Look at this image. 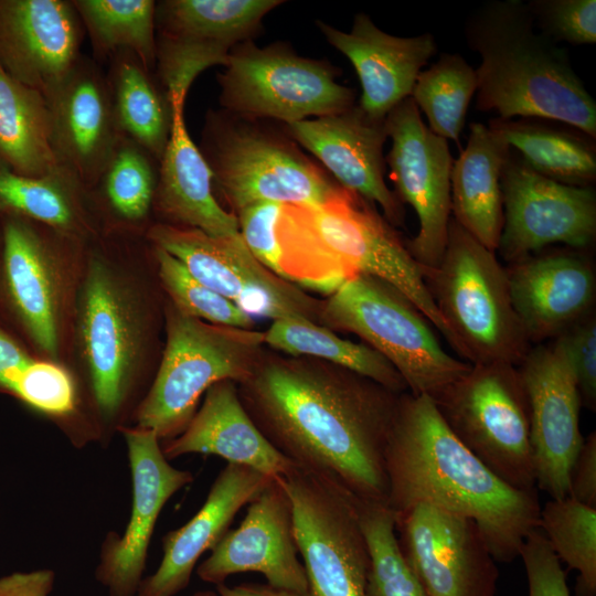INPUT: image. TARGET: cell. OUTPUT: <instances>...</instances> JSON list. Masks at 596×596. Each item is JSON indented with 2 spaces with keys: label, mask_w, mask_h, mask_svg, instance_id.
<instances>
[{
  "label": "cell",
  "mask_w": 596,
  "mask_h": 596,
  "mask_svg": "<svg viewBox=\"0 0 596 596\" xmlns=\"http://www.w3.org/2000/svg\"><path fill=\"white\" fill-rule=\"evenodd\" d=\"M265 438L294 466L387 504L385 449L400 395L311 356L267 354L237 383Z\"/></svg>",
  "instance_id": "obj_1"
},
{
  "label": "cell",
  "mask_w": 596,
  "mask_h": 596,
  "mask_svg": "<svg viewBox=\"0 0 596 596\" xmlns=\"http://www.w3.org/2000/svg\"><path fill=\"white\" fill-rule=\"evenodd\" d=\"M384 459L394 518L429 504L470 519L504 563L519 557L539 528L538 489H515L493 473L451 433L428 395H400Z\"/></svg>",
  "instance_id": "obj_2"
},
{
  "label": "cell",
  "mask_w": 596,
  "mask_h": 596,
  "mask_svg": "<svg viewBox=\"0 0 596 596\" xmlns=\"http://www.w3.org/2000/svg\"><path fill=\"white\" fill-rule=\"evenodd\" d=\"M276 235L284 279L328 296L356 274L382 279L408 298L454 349L423 268L373 203L344 190L319 206L285 204Z\"/></svg>",
  "instance_id": "obj_3"
},
{
  "label": "cell",
  "mask_w": 596,
  "mask_h": 596,
  "mask_svg": "<svg viewBox=\"0 0 596 596\" xmlns=\"http://www.w3.org/2000/svg\"><path fill=\"white\" fill-rule=\"evenodd\" d=\"M476 70V108L500 119L557 120L596 138V103L575 72L567 50L539 32L526 3L490 0L465 23Z\"/></svg>",
  "instance_id": "obj_4"
},
{
  "label": "cell",
  "mask_w": 596,
  "mask_h": 596,
  "mask_svg": "<svg viewBox=\"0 0 596 596\" xmlns=\"http://www.w3.org/2000/svg\"><path fill=\"white\" fill-rule=\"evenodd\" d=\"M454 340L471 365L519 366L533 347L513 308L505 266L453 217L443 257L423 272Z\"/></svg>",
  "instance_id": "obj_5"
},
{
  "label": "cell",
  "mask_w": 596,
  "mask_h": 596,
  "mask_svg": "<svg viewBox=\"0 0 596 596\" xmlns=\"http://www.w3.org/2000/svg\"><path fill=\"white\" fill-rule=\"evenodd\" d=\"M262 331L209 323L167 311V343L150 391L137 411L138 426L159 439L180 435L200 397L215 383L245 380L263 358Z\"/></svg>",
  "instance_id": "obj_6"
},
{
  "label": "cell",
  "mask_w": 596,
  "mask_h": 596,
  "mask_svg": "<svg viewBox=\"0 0 596 596\" xmlns=\"http://www.w3.org/2000/svg\"><path fill=\"white\" fill-rule=\"evenodd\" d=\"M319 323L361 338L396 369L413 395L432 398L471 368L444 349L408 298L370 275L352 276L322 300Z\"/></svg>",
  "instance_id": "obj_7"
},
{
  "label": "cell",
  "mask_w": 596,
  "mask_h": 596,
  "mask_svg": "<svg viewBox=\"0 0 596 596\" xmlns=\"http://www.w3.org/2000/svg\"><path fill=\"white\" fill-rule=\"evenodd\" d=\"M200 150L234 214L267 201L319 206L345 190L288 138L226 111L209 113Z\"/></svg>",
  "instance_id": "obj_8"
},
{
  "label": "cell",
  "mask_w": 596,
  "mask_h": 596,
  "mask_svg": "<svg viewBox=\"0 0 596 596\" xmlns=\"http://www.w3.org/2000/svg\"><path fill=\"white\" fill-rule=\"evenodd\" d=\"M432 400L451 433L493 473L515 489H536L530 403L518 366L471 365Z\"/></svg>",
  "instance_id": "obj_9"
},
{
  "label": "cell",
  "mask_w": 596,
  "mask_h": 596,
  "mask_svg": "<svg viewBox=\"0 0 596 596\" xmlns=\"http://www.w3.org/2000/svg\"><path fill=\"white\" fill-rule=\"evenodd\" d=\"M336 77L323 61L299 56L281 43L258 47L248 40L232 49L217 76L220 103L235 117L285 125L338 114L354 106L355 93Z\"/></svg>",
  "instance_id": "obj_10"
},
{
  "label": "cell",
  "mask_w": 596,
  "mask_h": 596,
  "mask_svg": "<svg viewBox=\"0 0 596 596\" xmlns=\"http://www.w3.org/2000/svg\"><path fill=\"white\" fill-rule=\"evenodd\" d=\"M281 481L291 502L307 596H368L371 555L359 500L340 486L296 466Z\"/></svg>",
  "instance_id": "obj_11"
},
{
  "label": "cell",
  "mask_w": 596,
  "mask_h": 596,
  "mask_svg": "<svg viewBox=\"0 0 596 596\" xmlns=\"http://www.w3.org/2000/svg\"><path fill=\"white\" fill-rule=\"evenodd\" d=\"M146 236L155 247L177 258L195 279L249 316L272 320L305 318L319 324L322 300L260 264L240 233L213 236L159 222L149 226Z\"/></svg>",
  "instance_id": "obj_12"
},
{
  "label": "cell",
  "mask_w": 596,
  "mask_h": 596,
  "mask_svg": "<svg viewBox=\"0 0 596 596\" xmlns=\"http://www.w3.org/2000/svg\"><path fill=\"white\" fill-rule=\"evenodd\" d=\"M279 0H163L156 3V73L171 105H184L204 70L227 64Z\"/></svg>",
  "instance_id": "obj_13"
},
{
  "label": "cell",
  "mask_w": 596,
  "mask_h": 596,
  "mask_svg": "<svg viewBox=\"0 0 596 596\" xmlns=\"http://www.w3.org/2000/svg\"><path fill=\"white\" fill-rule=\"evenodd\" d=\"M128 284L102 255L92 254L81 289L78 336L100 413L120 408L140 355L143 324Z\"/></svg>",
  "instance_id": "obj_14"
},
{
  "label": "cell",
  "mask_w": 596,
  "mask_h": 596,
  "mask_svg": "<svg viewBox=\"0 0 596 596\" xmlns=\"http://www.w3.org/2000/svg\"><path fill=\"white\" fill-rule=\"evenodd\" d=\"M392 147L385 158L395 195L409 204L419 221L417 235L406 247L423 272L438 266L451 219L450 177L454 164L448 140L424 124L411 97L385 118Z\"/></svg>",
  "instance_id": "obj_15"
},
{
  "label": "cell",
  "mask_w": 596,
  "mask_h": 596,
  "mask_svg": "<svg viewBox=\"0 0 596 596\" xmlns=\"http://www.w3.org/2000/svg\"><path fill=\"white\" fill-rule=\"evenodd\" d=\"M503 226L497 252L510 264L555 244L590 251L596 238V192L531 170L511 151L501 173ZM496 252V253H497Z\"/></svg>",
  "instance_id": "obj_16"
},
{
  "label": "cell",
  "mask_w": 596,
  "mask_h": 596,
  "mask_svg": "<svg viewBox=\"0 0 596 596\" xmlns=\"http://www.w3.org/2000/svg\"><path fill=\"white\" fill-rule=\"evenodd\" d=\"M1 216V215H0ZM0 300L43 353L55 356L62 312V255L77 241L46 225L1 216Z\"/></svg>",
  "instance_id": "obj_17"
},
{
  "label": "cell",
  "mask_w": 596,
  "mask_h": 596,
  "mask_svg": "<svg viewBox=\"0 0 596 596\" xmlns=\"http://www.w3.org/2000/svg\"><path fill=\"white\" fill-rule=\"evenodd\" d=\"M395 531L426 596L497 595V561L472 520L417 504L395 518Z\"/></svg>",
  "instance_id": "obj_18"
},
{
  "label": "cell",
  "mask_w": 596,
  "mask_h": 596,
  "mask_svg": "<svg viewBox=\"0 0 596 596\" xmlns=\"http://www.w3.org/2000/svg\"><path fill=\"white\" fill-rule=\"evenodd\" d=\"M528 393L535 483L551 499L568 496V475L584 437L576 377L557 337L533 345L518 366Z\"/></svg>",
  "instance_id": "obj_19"
},
{
  "label": "cell",
  "mask_w": 596,
  "mask_h": 596,
  "mask_svg": "<svg viewBox=\"0 0 596 596\" xmlns=\"http://www.w3.org/2000/svg\"><path fill=\"white\" fill-rule=\"evenodd\" d=\"M255 572L267 584L307 596L308 583L294 535L292 508L281 478H274L249 503L241 524L227 530L196 567L205 583Z\"/></svg>",
  "instance_id": "obj_20"
},
{
  "label": "cell",
  "mask_w": 596,
  "mask_h": 596,
  "mask_svg": "<svg viewBox=\"0 0 596 596\" xmlns=\"http://www.w3.org/2000/svg\"><path fill=\"white\" fill-rule=\"evenodd\" d=\"M132 478L130 521L120 539L108 538L102 547L96 579L109 596H136L146 567L149 542L161 509L193 480L172 467L159 438L149 429L124 428Z\"/></svg>",
  "instance_id": "obj_21"
},
{
  "label": "cell",
  "mask_w": 596,
  "mask_h": 596,
  "mask_svg": "<svg viewBox=\"0 0 596 596\" xmlns=\"http://www.w3.org/2000/svg\"><path fill=\"white\" fill-rule=\"evenodd\" d=\"M590 251L547 247L507 264L513 308L532 345L551 341L594 311Z\"/></svg>",
  "instance_id": "obj_22"
},
{
  "label": "cell",
  "mask_w": 596,
  "mask_h": 596,
  "mask_svg": "<svg viewBox=\"0 0 596 596\" xmlns=\"http://www.w3.org/2000/svg\"><path fill=\"white\" fill-rule=\"evenodd\" d=\"M84 35L72 0H0V66L43 95L79 61Z\"/></svg>",
  "instance_id": "obj_23"
},
{
  "label": "cell",
  "mask_w": 596,
  "mask_h": 596,
  "mask_svg": "<svg viewBox=\"0 0 596 596\" xmlns=\"http://www.w3.org/2000/svg\"><path fill=\"white\" fill-rule=\"evenodd\" d=\"M44 96L57 163L72 171L88 189L123 136L106 74L95 60L82 55L71 72Z\"/></svg>",
  "instance_id": "obj_24"
},
{
  "label": "cell",
  "mask_w": 596,
  "mask_h": 596,
  "mask_svg": "<svg viewBox=\"0 0 596 596\" xmlns=\"http://www.w3.org/2000/svg\"><path fill=\"white\" fill-rule=\"evenodd\" d=\"M384 121L369 118L354 105L338 114L285 126L291 139L322 162L339 185L380 205L392 226H402L404 204L384 180L383 146L387 138Z\"/></svg>",
  "instance_id": "obj_25"
},
{
  "label": "cell",
  "mask_w": 596,
  "mask_h": 596,
  "mask_svg": "<svg viewBox=\"0 0 596 596\" xmlns=\"http://www.w3.org/2000/svg\"><path fill=\"white\" fill-rule=\"evenodd\" d=\"M317 25L352 63L362 87L358 106L376 121H384L393 108L411 97L418 74L437 52L432 33L394 36L379 29L365 13L354 17L350 32L321 21Z\"/></svg>",
  "instance_id": "obj_26"
},
{
  "label": "cell",
  "mask_w": 596,
  "mask_h": 596,
  "mask_svg": "<svg viewBox=\"0 0 596 596\" xmlns=\"http://www.w3.org/2000/svg\"><path fill=\"white\" fill-rule=\"evenodd\" d=\"M273 479L253 468L227 464L194 517L163 536L160 565L141 581L136 596H174L184 589L201 555L215 546L238 511Z\"/></svg>",
  "instance_id": "obj_27"
},
{
  "label": "cell",
  "mask_w": 596,
  "mask_h": 596,
  "mask_svg": "<svg viewBox=\"0 0 596 596\" xmlns=\"http://www.w3.org/2000/svg\"><path fill=\"white\" fill-rule=\"evenodd\" d=\"M161 449L167 459L187 454L216 455L227 464L246 466L270 478L284 477L294 466L254 424L232 380L213 384L185 429Z\"/></svg>",
  "instance_id": "obj_28"
},
{
  "label": "cell",
  "mask_w": 596,
  "mask_h": 596,
  "mask_svg": "<svg viewBox=\"0 0 596 596\" xmlns=\"http://www.w3.org/2000/svg\"><path fill=\"white\" fill-rule=\"evenodd\" d=\"M171 110V130L159 161L153 210L166 224L196 228L213 236L238 234L236 215L224 210L213 194L212 171L188 132L184 105H172Z\"/></svg>",
  "instance_id": "obj_29"
},
{
  "label": "cell",
  "mask_w": 596,
  "mask_h": 596,
  "mask_svg": "<svg viewBox=\"0 0 596 596\" xmlns=\"http://www.w3.org/2000/svg\"><path fill=\"white\" fill-rule=\"evenodd\" d=\"M511 151L488 126L471 123L466 147L451 169V217L492 252L503 226L500 180Z\"/></svg>",
  "instance_id": "obj_30"
},
{
  "label": "cell",
  "mask_w": 596,
  "mask_h": 596,
  "mask_svg": "<svg viewBox=\"0 0 596 596\" xmlns=\"http://www.w3.org/2000/svg\"><path fill=\"white\" fill-rule=\"evenodd\" d=\"M0 215L26 219L81 242L98 230L86 187L61 164L42 177H26L0 161Z\"/></svg>",
  "instance_id": "obj_31"
},
{
  "label": "cell",
  "mask_w": 596,
  "mask_h": 596,
  "mask_svg": "<svg viewBox=\"0 0 596 596\" xmlns=\"http://www.w3.org/2000/svg\"><path fill=\"white\" fill-rule=\"evenodd\" d=\"M488 127L535 173L566 185H594L596 138L581 129L535 117H496Z\"/></svg>",
  "instance_id": "obj_32"
},
{
  "label": "cell",
  "mask_w": 596,
  "mask_h": 596,
  "mask_svg": "<svg viewBox=\"0 0 596 596\" xmlns=\"http://www.w3.org/2000/svg\"><path fill=\"white\" fill-rule=\"evenodd\" d=\"M108 61L106 78L120 132L160 161L172 123L166 93L132 52L118 51Z\"/></svg>",
  "instance_id": "obj_33"
},
{
  "label": "cell",
  "mask_w": 596,
  "mask_h": 596,
  "mask_svg": "<svg viewBox=\"0 0 596 596\" xmlns=\"http://www.w3.org/2000/svg\"><path fill=\"white\" fill-rule=\"evenodd\" d=\"M0 161L26 177H42L58 166L45 96L12 78L1 66Z\"/></svg>",
  "instance_id": "obj_34"
},
{
  "label": "cell",
  "mask_w": 596,
  "mask_h": 596,
  "mask_svg": "<svg viewBox=\"0 0 596 596\" xmlns=\"http://www.w3.org/2000/svg\"><path fill=\"white\" fill-rule=\"evenodd\" d=\"M265 344L287 355L311 356L345 368L395 392H408L396 369L365 343H355L305 318L273 320Z\"/></svg>",
  "instance_id": "obj_35"
},
{
  "label": "cell",
  "mask_w": 596,
  "mask_h": 596,
  "mask_svg": "<svg viewBox=\"0 0 596 596\" xmlns=\"http://www.w3.org/2000/svg\"><path fill=\"white\" fill-rule=\"evenodd\" d=\"M158 177L159 160L123 135L106 167L87 189L94 215L103 206L117 222L143 223L155 206Z\"/></svg>",
  "instance_id": "obj_36"
},
{
  "label": "cell",
  "mask_w": 596,
  "mask_h": 596,
  "mask_svg": "<svg viewBox=\"0 0 596 596\" xmlns=\"http://www.w3.org/2000/svg\"><path fill=\"white\" fill-rule=\"evenodd\" d=\"M96 60L128 50L145 67L156 68V1L72 0Z\"/></svg>",
  "instance_id": "obj_37"
},
{
  "label": "cell",
  "mask_w": 596,
  "mask_h": 596,
  "mask_svg": "<svg viewBox=\"0 0 596 596\" xmlns=\"http://www.w3.org/2000/svg\"><path fill=\"white\" fill-rule=\"evenodd\" d=\"M476 70L457 53H443L422 71L411 98L424 113L428 128L460 146L469 104L476 94Z\"/></svg>",
  "instance_id": "obj_38"
},
{
  "label": "cell",
  "mask_w": 596,
  "mask_h": 596,
  "mask_svg": "<svg viewBox=\"0 0 596 596\" xmlns=\"http://www.w3.org/2000/svg\"><path fill=\"white\" fill-rule=\"evenodd\" d=\"M539 529L561 563L577 572L575 595L596 596V508L551 499L541 507Z\"/></svg>",
  "instance_id": "obj_39"
},
{
  "label": "cell",
  "mask_w": 596,
  "mask_h": 596,
  "mask_svg": "<svg viewBox=\"0 0 596 596\" xmlns=\"http://www.w3.org/2000/svg\"><path fill=\"white\" fill-rule=\"evenodd\" d=\"M359 512L371 555L368 596H426L402 555L387 504L359 500Z\"/></svg>",
  "instance_id": "obj_40"
},
{
  "label": "cell",
  "mask_w": 596,
  "mask_h": 596,
  "mask_svg": "<svg viewBox=\"0 0 596 596\" xmlns=\"http://www.w3.org/2000/svg\"><path fill=\"white\" fill-rule=\"evenodd\" d=\"M155 253L160 280L180 312L209 323L253 329V317L236 304L200 283L166 251L155 247Z\"/></svg>",
  "instance_id": "obj_41"
},
{
  "label": "cell",
  "mask_w": 596,
  "mask_h": 596,
  "mask_svg": "<svg viewBox=\"0 0 596 596\" xmlns=\"http://www.w3.org/2000/svg\"><path fill=\"white\" fill-rule=\"evenodd\" d=\"M535 29L554 43L596 42L595 0H532L525 2Z\"/></svg>",
  "instance_id": "obj_42"
},
{
  "label": "cell",
  "mask_w": 596,
  "mask_h": 596,
  "mask_svg": "<svg viewBox=\"0 0 596 596\" xmlns=\"http://www.w3.org/2000/svg\"><path fill=\"white\" fill-rule=\"evenodd\" d=\"M7 392L50 415H66L75 407V389L71 376L51 362L33 360L17 374Z\"/></svg>",
  "instance_id": "obj_43"
},
{
  "label": "cell",
  "mask_w": 596,
  "mask_h": 596,
  "mask_svg": "<svg viewBox=\"0 0 596 596\" xmlns=\"http://www.w3.org/2000/svg\"><path fill=\"white\" fill-rule=\"evenodd\" d=\"M284 205L278 202H257L235 213L240 234L249 252L260 264L281 278L276 226Z\"/></svg>",
  "instance_id": "obj_44"
},
{
  "label": "cell",
  "mask_w": 596,
  "mask_h": 596,
  "mask_svg": "<svg viewBox=\"0 0 596 596\" xmlns=\"http://www.w3.org/2000/svg\"><path fill=\"white\" fill-rule=\"evenodd\" d=\"M519 557L524 564L529 596H571L562 563L539 528L526 535Z\"/></svg>",
  "instance_id": "obj_45"
},
{
  "label": "cell",
  "mask_w": 596,
  "mask_h": 596,
  "mask_svg": "<svg viewBox=\"0 0 596 596\" xmlns=\"http://www.w3.org/2000/svg\"><path fill=\"white\" fill-rule=\"evenodd\" d=\"M572 364L582 406L596 411V316L595 311L558 337Z\"/></svg>",
  "instance_id": "obj_46"
},
{
  "label": "cell",
  "mask_w": 596,
  "mask_h": 596,
  "mask_svg": "<svg viewBox=\"0 0 596 596\" xmlns=\"http://www.w3.org/2000/svg\"><path fill=\"white\" fill-rule=\"evenodd\" d=\"M567 497L596 508V432L584 438L571 467Z\"/></svg>",
  "instance_id": "obj_47"
},
{
  "label": "cell",
  "mask_w": 596,
  "mask_h": 596,
  "mask_svg": "<svg viewBox=\"0 0 596 596\" xmlns=\"http://www.w3.org/2000/svg\"><path fill=\"white\" fill-rule=\"evenodd\" d=\"M54 581L55 573L49 568L13 572L0 577V596H49Z\"/></svg>",
  "instance_id": "obj_48"
},
{
  "label": "cell",
  "mask_w": 596,
  "mask_h": 596,
  "mask_svg": "<svg viewBox=\"0 0 596 596\" xmlns=\"http://www.w3.org/2000/svg\"><path fill=\"white\" fill-rule=\"evenodd\" d=\"M32 361L28 351L0 328V389L8 391L17 374Z\"/></svg>",
  "instance_id": "obj_49"
},
{
  "label": "cell",
  "mask_w": 596,
  "mask_h": 596,
  "mask_svg": "<svg viewBox=\"0 0 596 596\" xmlns=\"http://www.w3.org/2000/svg\"><path fill=\"white\" fill-rule=\"evenodd\" d=\"M219 596H306L299 593L273 587L268 584H243L227 586L225 583L216 585Z\"/></svg>",
  "instance_id": "obj_50"
},
{
  "label": "cell",
  "mask_w": 596,
  "mask_h": 596,
  "mask_svg": "<svg viewBox=\"0 0 596 596\" xmlns=\"http://www.w3.org/2000/svg\"><path fill=\"white\" fill-rule=\"evenodd\" d=\"M192 596H219V595H217V593H214L212 590H202V592H196Z\"/></svg>",
  "instance_id": "obj_51"
},
{
  "label": "cell",
  "mask_w": 596,
  "mask_h": 596,
  "mask_svg": "<svg viewBox=\"0 0 596 596\" xmlns=\"http://www.w3.org/2000/svg\"><path fill=\"white\" fill-rule=\"evenodd\" d=\"M1 237H2V228H1V216H0V249H1Z\"/></svg>",
  "instance_id": "obj_52"
}]
</instances>
